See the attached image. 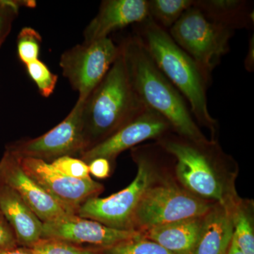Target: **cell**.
Masks as SVG:
<instances>
[{"mask_svg": "<svg viewBox=\"0 0 254 254\" xmlns=\"http://www.w3.org/2000/svg\"><path fill=\"white\" fill-rule=\"evenodd\" d=\"M233 234L231 206L216 203L203 216L191 254H227Z\"/></svg>", "mask_w": 254, "mask_h": 254, "instance_id": "obj_16", "label": "cell"}, {"mask_svg": "<svg viewBox=\"0 0 254 254\" xmlns=\"http://www.w3.org/2000/svg\"><path fill=\"white\" fill-rule=\"evenodd\" d=\"M50 163L58 171L66 176L80 180L91 179L88 164L81 159L64 156L53 160Z\"/></svg>", "mask_w": 254, "mask_h": 254, "instance_id": "obj_26", "label": "cell"}, {"mask_svg": "<svg viewBox=\"0 0 254 254\" xmlns=\"http://www.w3.org/2000/svg\"><path fill=\"white\" fill-rule=\"evenodd\" d=\"M168 32L210 80L214 68L230 50V39L235 33L210 21L193 5Z\"/></svg>", "mask_w": 254, "mask_h": 254, "instance_id": "obj_6", "label": "cell"}, {"mask_svg": "<svg viewBox=\"0 0 254 254\" xmlns=\"http://www.w3.org/2000/svg\"><path fill=\"white\" fill-rule=\"evenodd\" d=\"M227 254H245L240 249L237 247L235 241L232 239L231 245H230V248H229L228 252Z\"/></svg>", "mask_w": 254, "mask_h": 254, "instance_id": "obj_31", "label": "cell"}, {"mask_svg": "<svg viewBox=\"0 0 254 254\" xmlns=\"http://www.w3.org/2000/svg\"><path fill=\"white\" fill-rule=\"evenodd\" d=\"M84 100L78 98L66 118L49 131L36 138L14 142L6 149L18 158L39 159L51 163L64 156H78L86 151L83 133Z\"/></svg>", "mask_w": 254, "mask_h": 254, "instance_id": "obj_9", "label": "cell"}, {"mask_svg": "<svg viewBox=\"0 0 254 254\" xmlns=\"http://www.w3.org/2000/svg\"><path fill=\"white\" fill-rule=\"evenodd\" d=\"M233 240L245 254H254V234L252 217L240 201L231 206Z\"/></svg>", "mask_w": 254, "mask_h": 254, "instance_id": "obj_20", "label": "cell"}, {"mask_svg": "<svg viewBox=\"0 0 254 254\" xmlns=\"http://www.w3.org/2000/svg\"><path fill=\"white\" fill-rule=\"evenodd\" d=\"M42 44V36L31 27H24L17 37L18 56L25 65L38 60Z\"/></svg>", "mask_w": 254, "mask_h": 254, "instance_id": "obj_22", "label": "cell"}, {"mask_svg": "<svg viewBox=\"0 0 254 254\" xmlns=\"http://www.w3.org/2000/svg\"><path fill=\"white\" fill-rule=\"evenodd\" d=\"M18 158L25 173L70 215H76L83 203L104 190L101 184L91 178L80 180L66 176L44 160Z\"/></svg>", "mask_w": 254, "mask_h": 254, "instance_id": "obj_10", "label": "cell"}, {"mask_svg": "<svg viewBox=\"0 0 254 254\" xmlns=\"http://www.w3.org/2000/svg\"><path fill=\"white\" fill-rule=\"evenodd\" d=\"M158 143L175 159L177 179L185 190L201 199L226 206L237 201L219 174L230 158L213 140L193 141L169 133Z\"/></svg>", "mask_w": 254, "mask_h": 254, "instance_id": "obj_3", "label": "cell"}, {"mask_svg": "<svg viewBox=\"0 0 254 254\" xmlns=\"http://www.w3.org/2000/svg\"><path fill=\"white\" fill-rule=\"evenodd\" d=\"M0 254H34L30 248L16 247L14 248H0Z\"/></svg>", "mask_w": 254, "mask_h": 254, "instance_id": "obj_30", "label": "cell"}, {"mask_svg": "<svg viewBox=\"0 0 254 254\" xmlns=\"http://www.w3.org/2000/svg\"><path fill=\"white\" fill-rule=\"evenodd\" d=\"M136 230H122L99 222L71 215L63 220L43 222L41 238L64 241L89 250L102 251L139 235Z\"/></svg>", "mask_w": 254, "mask_h": 254, "instance_id": "obj_12", "label": "cell"}, {"mask_svg": "<svg viewBox=\"0 0 254 254\" xmlns=\"http://www.w3.org/2000/svg\"><path fill=\"white\" fill-rule=\"evenodd\" d=\"M119 46L132 88L142 104L166 119L180 136L206 141L186 100L160 71L141 39L135 34Z\"/></svg>", "mask_w": 254, "mask_h": 254, "instance_id": "obj_1", "label": "cell"}, {"mask_svg": "<svg viewBox=\"0 0 254 254\" xmlns=\"http://www.w3.org/2000/svg\"><path fill=\"white\" fill-rule=\"evenodd\" d=\"M30 1H13V0H0V47L8 36L13 21L17 16L18 9L21 6L31 7Z\"/></svg>", "mask_w": 254, "mask_h": 254, "instance_id": "obj_25", "label": "cell"}, {"mask_svg": "<svg viewBox=\"0 0 254 254\" xmlns=\"http://www.w3.org/2000/svg\"><path fill=\"white\" fill-rule=\"evenodd\" d=\"M144 107L132 88L120 50L109 71L83 103L86 151L113 134Z\"/></svg>", "mask_w": 254, "mask_h": 254, "instance_id": "obj_4", "label": "cell"}, {"mask_svg": "<svg viewBox=\"0 0 254 254\" xmlns=\"http://www.w3.org/2000/svg\"><path fill=\"white\" fill-rule=\"evenodd\" d=\"M120 46L111 38L82 43L64 52L60 66L78 98L86 100L104 78L120 54Z\"/></svg>", "mask_w": 254, "mask_h": 254, "instance_id": "obj_8", "label": "cell"}, {"mask_svg": "<svg viewBox=\"0 0 254 254\" xmlns=\"http://www.w3.org/2000/svg\"><path fill=\"white\" fill-rule=\"evenodd\" d=\"M0 181L12 188L42 222L63 220L71 215L25 173L19 158L6 149L0 160Z\"/></svg>", "mask_w": 254, "mask_h": 254, "instance_id": "obj_13", "label": "cell"}, {"mask_svg": "<svg viewBox=\"0 0 254 254\" xmlns=\"http://www.w3.org/2000/svg\"><path fill=\"white\" fill-rule=\"evenodd\" d=\"M172 131L166 119L144 107L111 136L83 152L79 159L87 164L98 158L108 159L112 163L125 150L147 140H159Z\"/></svg>", "mask_w": 254, "mask_h": 254, "instance_id": "obj_11", "label": "cell"}, {"mask_svg": "<svg viewBox=\"0 0 254 254\" xmlns=\"http://www.w3.org/2000/svg\"><path fill=\"white\" fill-rule=\"evenodd\" d=\"M0 212L14 230L19 247L30 248L41 238L43 222L12 188L1 181Z\"/></svg>", "mask_w": 254, "mask_h": 254, "instance_id": "obj_15", "label": "cell"}, {"mask_svg": "<svg viewBox=\"0 0 254 254\" xmlns=\"http://www.w3.org/2000/svg\"><path fill=\"white\" fill-rule=\"evenodd\" d=\"M148 17V0H105L83 31V43L108 38L113 32Z\"/></svg>", "mask_w": 254, "mask_h": 254, "instance_id": "obj_14", "label": "cell"}, {"mask_svg": "<svg viewBox=\"0 0 254 254\" xmlns=\"http://www.w3.org/2000/svg\"><path fill=\"white\" fill-rule=\"evenodd\" d=\"M85 254H103V252H100V251L90 250H88V252H87Z\"/></svg>", "mask_w": 254, "mask_h": 254, "instance_id": "obj_32", "label": "cell"}, {"mask_svg": "<svg viewBox=\"0 0 254 254\" xmlns=\"http://www.w3.org/2000/svg\"><path fill=\"white\" fill-rule=\"evenodd\" d=\"M18 247L14 230L0 212V248H14Z\"/></svg>", "mask_w": 254, "mask_h": 254, "instance_id": "obj_27", "label": "cell"}, {"mask_svg": "<svg viewBox=\"0 0 254 254\" xmlns=\"http://www.w3.org/2000/svg\"><path fill=\"white\" fill-rule=\"evenodd\" d=\"M30 249L34 254H85L90 250L52 238H41Z\"/></svg>", "mask_w": 254, "mask_h": 254, "instance_id": "obj_24", "label": "cell"}, {"mask_svg": "<svg viewBox=\"0 0 254 254\" xmlns=\"http://www.w3.org/2000/svg\"><path fill=\"white\" fill-rule=\"evenodd\" d=\"M136 25V35L158 67L190 104L192 115L214 135L218 123L209 113L207 99V89L211 80L177 44L169 32L151 18Z\"/></svg>", "mask_w": 254, "mask_h": 254, "instance_id": "obj_2", "label": "cell"}, {"mask_svg": "<svg viewBox=\"0 0 254 254\" xmlns=\"http://www.w3.org/2000/svg\"><path fill=\"white\" fill-rule=\"evenodd\" d=\"M157 148L158 145L133 148L132 156L137 165L133 181L126 188L106 198H89L78 208L76 215L112 228L133 230V217L142 197L158 181Z\"/></svg>", "mask_w": 254, "mask_h": 254, "instance_id": "obj_5", "label": "cell"}, {"mask_svg": "<svg viewBox=\"0 0 254 254\" xmlns=\"http://www.w3.org/2000/svg\"><path fill=\"white\" fill-rule=\"evenodd\" d=\"M104 254H173L142 233L110 248L100 251Z\"/></svg>", "mask_w": 254, "mask_h": 254, "instance_id": "obj_21", "label": "cell"}, {"mask_svg": "<svg viewBox=\"0 0 254 254\" xmlns=\"http://www.w3.org/2000/svg\"><path fill=\"white\" fill-rule=\"evenodd\" d=\"M89 173L98 179H105L110 176L111 162L104 158H95L88 164Z\"/></svg>", "mask_w": 254, "mask_h": 254, "instance_id": "obj_28", "label": "cell"}, {"mask_svg": "<svg viewBox=\"0 0 254 254\" xmlns=\"http://www.w3.org/2000/svg\"><path fill=\"white\" fill-rule=\"evenodd\" d=\"M213 204L170 182H158L145 192L133 217V230L143 232L180 220L200 218Z\"/></svg>", "mask_w": 254, "mask_h": 254, "instance_id": "obj_7", "label": "cell"}, {"mask_svg": "<svg viewBox=\"0 0 254 254\" xmlns=\"http://www.w3.org/2000/svg\"><path fill=\"white\" fill-rule=\"evenodd\" d=\"M193 6L212 22L235 31L254 27V9L245 0H193Z\"/></svg>", "mask_w": 254, "mask_h": 254, "instance_id": "obj_17", "label": "cell"}, {"mask_svg": "<svg viewBox=\"0 0 254 254\" xmlns=\"http://www.w3.org/2000/svg\"><path fill=\"white\" fill-rule=\"evenodd\" d=\"M203 217L180 220L153 227L141 232L173 254H191L201 227Z\"/></svg>", "mask_w": 254, "mask_h": 254, "instance_id": "obj_18", "label": "cell"}, {"mask_svg": "<svg viewBox=\"0 0 254 254\" xmlns=\"http://www.w3.org/2000/svg\"><path fill=\"white\" fill-rule=\"evenodd\" d=\"M193 4V0H148V15L167 31L173 27Z\"/></svg>", "mask_w": 254, "mask_h": 254, "instance_id": "obj_19", "label": "cell"}, {"mask_svg": "<svg viewBox=\"0 0 254 254\" xmlns=\"http://www.w3.org/2000/svg\"><path fill=\"white\" fill-rule=\"evenodd\" d=\"M27 72L36 83L42 96L48 98L53 94L58 83V75L52 72L48 66L39 60H35L26 65Z\"/></svg>", "mask_w": 254, "mask_h": 254, "instance_id": "obj_23", "label": "cell"}, {"mask_svg": "<svg viewBox=\"0 0 254 254\" xmlns=\"http://www.w3.org/2000/svg\"><path fill=\"white\" fill-rule=\"evenodd\" d=\"M245 66L249 72H253L254 70V36L250 38L249 49L245 60Z\"/></svg>", "mask_w": 254, "mask_h": 254, "instance_id": "obj_29", "label": "cell"}]
</instances>
